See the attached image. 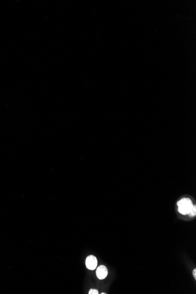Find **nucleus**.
<instances>
[{
	"label": "nucleus",
	"mask_w": 196,
	"mask_h": 294,
	"mask_svg": "<svg viewBox=\"0 0 196 294\" xmlns=\"http://www.w3.org/2000/svg\"><path fill=\"white\" fill-rule=\"evenodd\" d=\"M178 210L183 215L189 214L193 207L191 200L187 198H182L177 202Z\"/></svg>",
	"instance_id": "nucleus-1"
},
{
	"label": "nucleus",
	"mask_w": 196,
	"mask_h": 294,
	"mask_svg": "<svg viewBox=\"0 0 196 294\" xmlns=\"http://www.w3.org/2000/svg\"><path fill=\"white\" fill-rule=\"evenodd\" d=\"M86 266L90 270H94L98 265V260L94 255H89L85 261Z\"/></svg>",
	"instance_id": "nucleus-2"
},
{
	"label": "nucleus",
	"mask_w": 196,
	"mask_h": 294,
	"mask_svg": "<svg viewBox=\"0 0 196 294\" xmlns=\"http://www.w3.org/2000/svg\"><path fill=\"white\" fill-rule=\"evenodd\" d=\"M108 274L107 268L105 265H100L96 269L97 277L100 280L105 279Z\"/></svg>",
	"instance_id": "nucleus-3"
},
{
	"label": "nucleus",
	"mask_w": 196,
	"mask_h": 294,
	"mask_svg": "<svg viewBox=\"0 0 196 294\" xmlns=\"http://www.w3.org/2000/svg\"><path fill=\"white\" fill-rule=\"evenodd\" d=\"M189 214L190 216H196V205H193V208L191 209V212H190V213Z\"/></svg>",
	"instance_id": "nucleus-4"
},
{
	"label": "nucleus",
	"mask_w": 196,
	"mask_h": 294,
	"mask_svg": "<svg viewBox=\"0 0 196 294\" xmlns=\"http://www.w3.org/2000/svg\"><path fill=\"white\" fill-rule=\"evenodd\" d=\"M99 294V292L97 289H90L89 291V294Z\"/></svg>",
	"instance_id": "nucleus-5"
},
{
	"label": "nucleus",
	"mask_w": 196,
	"mask_h": 294,
	"mask_svg": "<svg viewBox=\"0 0 196 294\" xmlns=\"http://www.w3.org/2000/svg\"><path fill=\"white\" fill-rule=\"evenodd\" d=\"M193 276L194 277V278L196 279V269L195 268L194 270H193Z\"/></svg>",
	"instance_id": "nucleus-6"
}]
</instances>
